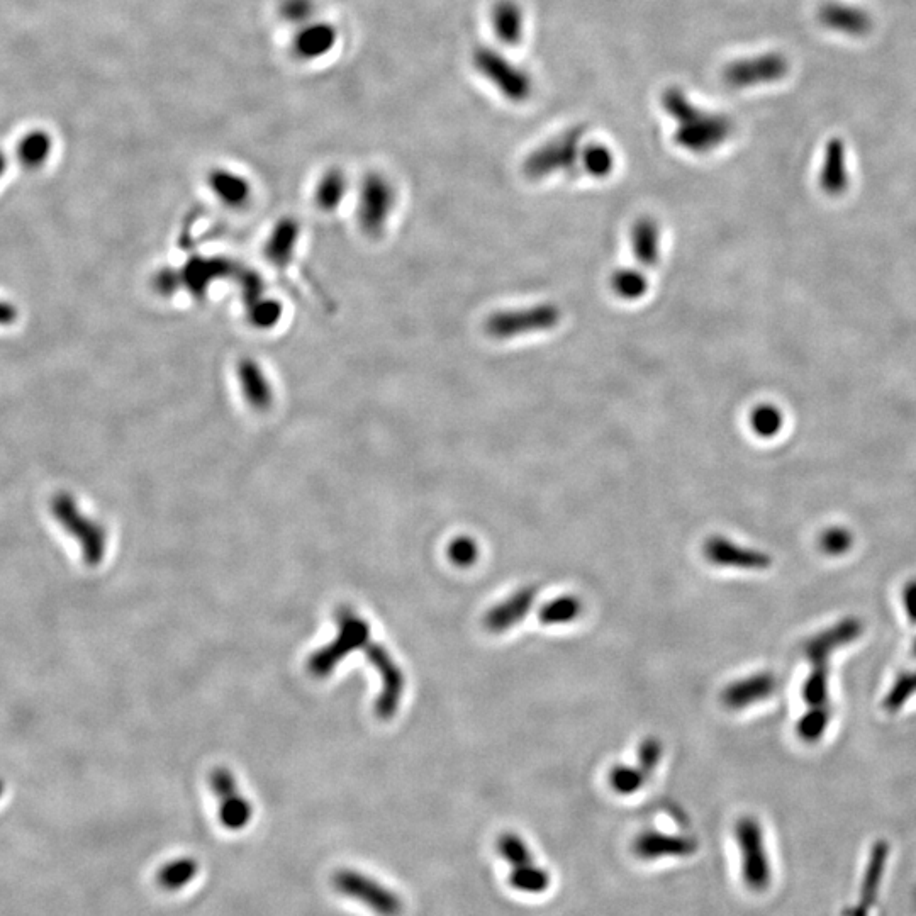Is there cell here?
Returning <instances> with one entry per match:
<instances>
[{
	"label": "cell",
	"mask_w": 916,
	"mask_h": 916,
	"mask_svg": "<svg viewBox=\"0 0 916 916\" xmlns=\"http://www.w3.org/2000/svg\"><path fill=\"white\" fill-rule=\"evenodd\" d=\"M864 632L857 618H845L827 630L816 633L805 643L803 655L810 662V674L801 687V698L806 711L796 725L798 737L806 743H815L827 732L832 720L830 699V659L838 648L855 642Z\"/></svg>",
	"instance_id": "cell-1"
},
{
	"label": "cell",
	"mask_w": 916,
	"mask_h": 916,
	"mask_svg": "<svg viewBox=\"0 0 916 916\" xmlns=\"http://www.w3.org/2000/svg\"><path fill=\"white\" fill-rule=\"evenodd\" d=\"M662 107L674 119V143L694 155H708L732 138L735 124L720 112L696 106L681 87H669L662 94Z\"/></svg>",
	"instance_id": "cell-2"
},
{
	"label": "cell",
	"mask_w": 916,
	"mask_h": 916,
	"mask_svg": "<svg viewBox=\"0 0 916 916\" xmlns=\"http://www.w3.org/2000/svg\"><path fill=\"white\" fill-rule=\"evenodd\" d=\"M584 136L586 126H572L535 148L523 162L526 179L538 182L552 175L577 172L584 148Z\"/></svg>",
	"instance_id": "cell-3"
},
{
	"label": "cell",
	"mask_w": 916,
	"mask_h": 916,
	"mask_svg": "<svg viewBox=\"0 0 916 916\" xmlns=\"http://www.w3.org/2000/svg\"><path fill=\"white\" fill-rule=\"evenodd\" d=\"M338 635L326 647L316 650L308 660V669L314 677L330 676L341 660L364 648L369 643L370 625L362 616L357 615L350 606L336 609Z\"/></svg>",
	"instance_id": "cell-4"
},
{
	"label": "cell",
	"mask_w": 916,
	"mask_h": 916,
	"mask_svg": "<svg viewBox=\"0 0 916 916\" xmlns=\"http://www.w3.org/2000/svg\"><path fill=\"white\" fill-rule=\"evenodd\" d=\"M562 321V311L553 302H540L526 308L503 309L492 313L484 323L487 336L494 340H513L518 336L555 330Z\"/></svg>",
	"instance_id": "cell-5"
},
{
	"label": "cell",
	"mask_w": 916,
	"mask_h": 916,
	"mask_svg": "<svg viewBox=\"0 0 916 916\" xmlns=\"http://www.w3.org/2000/svg\"><path fill=\"white\" fill-rule=\"evenodd\" d=\"M472 63L477 73L492 87H496L504 99L521 104L533 95L535 85L530 73L511 62L503 53L492 50L489 46H477L472 51Z\"/></svg>",
	"instance_id": "cell-6"
},
{
	"label": "cell",
	"mask_w": 916,
	"mask_h": 916,
	"mask_svg": "<svg viewBox=\"0 0 916 916\" xmlns=\"http://www.w3.org/2000/svg\"><path fill=\"white\" fill-rule=\"evenodd\" d=\"M735 840L742 854L743 883L754 893H764L771 886L772 867L759 820L754 816L740 818L735 825Z\"/></svg>",
	"instance_id": "cell-7"
},
{
	"label": "cell",
	"mask_w": 916,
	"mask_h": 916,
	"mask_svg": "<svg viewBox=\"0 0 916 916\" xmlns=\"http://www.w3.org/2000/svg\"><path fill=\"white\" fill-rule=\"evenodd\" d=\"M333 888L350 900L358 901L379 916H401L404 901L396 891L380 884L374 877L353 869H340L331 877Z\"/></svg>",
	"instance_id": "cell-8"
},
{
	"label": "cell",
	"mask_w": 916,
	"mask_h": 916,
	"mask_svg": "<svg viewBox=\"0 0 916 916\" xmlns=\"http://www.w3.org/2000/svg\"><path fill=\"white\" fill-rule=\"evenodd\" d=\"M53 514L60 521L68 533L77 538L84 552L87 564H99L106 553V530L99 523L90 520L80 511L77 501H73L68 494H58L53 499Z\"/></svg>",
	"instance_id": "cell-9"
},
{
	"label": "cell",
	"mask_w": 916,
	"mask_h": 916,
	"mask_svg": "<svg viewBox=\"0 0 916 916\" xmlns=\"http://www.w3.org/2000/svg\"><path fill=\"white\" fill-rule=\"evenodd\" d=\"M364 650L365 657L380 677V694L374 704L375 715L380 720H391L403 701L406 676L389 650L380 643L369 642Z\"/></svg>",
	"instance_id": "cell-10"
},
{
	"label": "cell",
	"mask_w": 916,
	"mask_h": 916,
	"mask_svg": "<svg viewBox=\"0 0 916 916\" xmlns=\"http://www.w3.org/2000/svg\"><path fill=\"white\" fill-rule=\"evenodd\" d=\"M396 187L380 172H370L358 189V216L372 233H382L396 207Z\"/></svg>",
	"instance_id": "cell-11"
},
{
	"label": "cell",
	"mask_w": 916,
	"mask_h": 916,
	"mask_svg": "<svg viewBox=\"0 0 916 916\" xmlns=\"http://www.w3.org/2000/svg\"><path fill=\"white\" fill-rule=\"evenodd\" d=\"M211 789L218 798V818L229 832H240L253 820V805L243 796L231 771L218 767L209 777Z\"/></svg>",
	"instance_id": "cell-12"
},
{
	"label": "cell",
	"mask_w": 916,
	"mask_h": 916,
	"mask_svg": "<svg viewBox=\"0 0 916 916\" xmlns=\"http://www.w3.org/2000/svg\"><path fill=\"white\" fill-rule=\"evenodd\" d=\"M789 70L788 58L779 53H764L730 63L723 79L733 89H749L782 79Z\"/></svg>",
	"instance_id": "cell-13"
},
{
	"label": "cell",
	"mask_w": 916,
	"mask_h": 916,
	"mask_svg": "<svg viewBox=\"0 0 916 916\" xmlns=\"http://www.w3.org/2000/svg\"><path fill=\"white\" fill-rule=\"evenodd\" d=\"M704 557L716 567L728 569L764 570L772 565L771 555L757 548L743 547L730 538L715 535L704 542Z\"/></svg>",
	"instance_id": "cell-14"
},
{
	"label": "cell",
	"mask_w": 916,
	"mask_h": 916,
	"mask_svg": "<svg viewBox=\"0 0 916 916\" xmlns=\"http://www.w3.org/2000/svg\"><path fill=\"white\" fill-rule=\"evenodd\" d=\"M699 849L698 840L684 835L645 830L633 840V854L640 861H659L665 857H691Z\"/></svg>",
	"instance_id": "cell-15"
},
{
	"label": "cell",
	"mask_w": 916,
	"mask_h": 916,
	"mask_svg": "<svg viewBox=\"0 0 916 916\" xmlns=\"http://www.w3.org/2000/svg\"><path fill=\"white\" fill-rule=\"evenodd\" d=\"M779 687L776 674L772 672H757L752 676L737 679L728 684L720 694V701L727 710H747L754 704L762 703L772 698Z\"/></svg>",
	"instance_id": "cell-16"
},
{
	"label": "cell",
	"mask_w": 916,
	"mask_h": 916,
	"mask_svg": "<svg viewBox=\"0 0 916 916\" xmlns=\"http://www.w3.org/2000/svg\"><path fill=\"white\" fill-rule=\"evenodd\" d=\"M340 33L328 21H311L297 28L292 40V53L302 62H316L335 50Z\"/></svg>",
	"instance_id": "cell-17"
},
{
	"label": "cell",
	"mask_w": 916,
	"mask_h": 916,
	"mask_svg": "<svg viewBox=\"0 0 916 916\" xmlns=\"http://www.w3.org/2000/svg\"><path fill=\"white\" fill-rule=\"evenodd\" d=\"M537 587L525 586L518 589L516 593L511 594L501 603L492 606L482 620V625L487 632L504 633L518 625L520 621L525 620L535 598H537Z\"/></svg>",
	"instance_id": "cell-18"
},
{
	"label": "cell",
	"mask_w": 916,
	"mask_h": 916,
	"mask_svg": "<svg viewBox=\"0 0 916 916\" xmlns=\"http://www.w3.org/2000/svg\"><path fill=\"white\" fill-rule=\"evenodd\" d=\"M888 855V842L877 840L876 844L872 845L871 857H869L866 874H864V879H862L859 903L852 908V911H849V915L847 916H867V913L871 911L872 906L876 903L879 888H881V881H883L884 867H886V862H888Z\"/></svg>",
	"instance_id": "cell-19"
},
{
	"label": "cell",
	"mask_w": 916,
	"mask_h": 916,
	"mask_svg": "<svg viewBox=\"0 0 916 916\" xmlns=\"http://www.w3.org/2000/svg\"><path fill=\"white\" fill-rule=\"evenodd\" d=\"M660 240H662V231L654 218L643 216L633 223L630 241H632L635 260L642 269H652L659 263Z\"/></svg>",
	"instance_id": "cell-20"
},
{
	"label": "cell",
	"mask_w": 916,
	"mask_h": 916,
	"mask_svg": "<svg viewBox=\"0 0 916 916\" xmlns=\"http://www.w3.org/2000/svg\"><path fill=\"white\" fill-rule=\"evenodd\" d=\"M494 34L504 45L516 46L525 36V12L514 0H499L491 11Z\"/></svg>",
	"instance_id": "cell-21"
},
{
	"label": "cell",
	"mask_w": 916,
	"mask_h": 916,
	"mask_svg": "<svg viewBox=\"0 0 916 916\" xmlns=\"http://www.w3.org/2000/svg\"><path fill=\"white\" fill-rule=\"evenodd\" d=\"M820 19L828 28L840 31V33L852 34V36H861L871 31L872 19L866 11L859 7L849 6V4H840V2H828L820 9Z\"/></svg>",
	"instance_id": "cell-22"
},
{
	"label": "cell",
	"mask_w": 916,
	"mask_h": 916,
	"mask_svg": "<svg viewBox=\"0 0 916 916\" xmlns=\"http://www.w3.org/2000/svg\"><path fill=\"white\" fill-rule=\"evenodd\" d=\"M849 184L850 177L847 174V163H845L844 143L840 140H832L828 143L823 168L820 170V187L827 196L838 197L845 194Z\"/></svg>",
	"instance_id": "cell-23"
},
{
	"label": "cell",
	"mask_w": 916,
	"mask_h": 916,
	"mask_svg": "<svg viewBox=\"0 0 916 916\" xmlns=\"http://www.w3.org/2000/svg\"><path fill=\"white\" fill-rule=\"evenodd\" d=\"M207 184L226 206L240 207L252 192L250 182L229 168H214L207 175Z\"/></svg>",
	"instance_id": "cell-24"
},
{
	"label": "cell",
	"mask_w": 916,
	"mask_h": 916,
	"mask_svg": "<svg viewBox=\"0 0 916 916\" xmlns=\"http://www.w3.org/2000/svg\"><path fill=\"white\" fill-rule=\"evenodd\" d=\"M53 153V138L43 129L29 131L16 146V158L26 170H40L45 167Z\"/></svg>",
	"instance_id": "cell-25"
},
{
	"label": "cell",
	"mask_w": 916,
	"mask_h": 916,
	"mask_svg": "<svg viewBox=\"0 0 916 916\" xmlns=\"http://www.w3.org/2000/svg\"><path fill=\"white\" fill-rule=\"evenodd\" d=\"M199 862L194 857H179L160 867L157 883L165 891H180L189 886L199 874Z\"/></svg>",
	"instance_id": "cell-26"
},
{
	"label": "cell",
	"mask_w": 916,
	"mask_h": 916,
	"mask_svg": "<svg viewBox=\"0 0 916 916\" xmlns=\"http://www.w3.org/2000/svg\"><path fill=\"white\" fill-rule=\"evenodd\" d=\"M582 613V601L572 594H564L559 598L543 604L538 613V620L543 625H567L577 620Z\"/></svg>",
	"instance_id": "cell-27"
},
{
	"label": "cell",
	"mask_w": 916,
	"mask_h": 916,
	"mask_svg": "<svg viewBox=\"0 0 916 916\" xmlns=\"http://www.w3.org/2000/svg\"><path fill=\"white\" fill-rule=\"evenodd\" d=\"M615 153L603 143L584 145L579 170L594 179H606L615 170Z\"/></svg>",
	"instance_id": "cell-28"
},
{
	"label": "cell",
	"mask_w": 916,
	"mask_h": 916,
	"mask_svg": "<svg viewBox=\"0 0 916 916\" xmlns=\"http://www.w3.org/2000/svg\"><path fill=\"white\" fill-rule=\"evenodd\" d=\"M508 883L514 891L523 894H543L548 891L552 884V877L543 867L537 866L535 862L530 866L516 867L511 869L508 877Z\"/></svg>",
	"instance_id": "cell-29"
},
{
	"label": "cell",
	"mask_w": 916,
	"mask_h": 916,
	"mask_svg": "<svg viewBox=\"0 0 916 916\" xmlns=\"http://www.w3.org/2000/svg\"><path fill=\"white\" fill-rule=\"evenodd\" d=\"M347 190L348 180L345 174L336 168H331L330 172H326L316 184V190H314L316 204L326 211H333L340 206L343 197L347 196Z\"/></svg>",
	"instance_id": "cell-30"
},
{
	"label": "cell",
	"mask_w": 916,
	"mask_h": 916,
	"mask_svg": "<svg viewBox=\"0 0 916 916\" xmlns=\"http://www.w3.org/2000/svg\"><path fill=\"white\" fill-rule=\"evenodd\" d=\"M611 291L625 301H637L648 291L647 275L642 270L618 269L609 277Z\"/></svg>",
	"instance_id": "cell-31"
},
{
	"label": "cell",
	"mask_w": 916,
	"mask_h": 916,
	"mask_svg": "<svg viewBox=\"0 0 916 916\" xmlns=\"http://www.w3.org/2000/svg\"><path fill=\"white\" fill-rule=\"evenodd\" d=\"M749 425L759 438H774L784 426V414L774 404H759L750 411Z\"/></svg>",
	"instance_id": "cell-32"
},
{
	"label": "cell",
	"mask_w": 916,
	"mask_h": 916,
	"mask_svg": "<svg viewBox=\"0 0 916 916\" xmlns=\"http://www.w3.org/2000/svg\"><path fill=\"white\" fill-rule=\"evenodd\" d=\"M498 852L504 861L508 862L511 869L516 867L530 866L535 862L533 852L521 838L518 833L506 832L498 838Z\"/></svg>",
	"instance_id": "cell-33"
},
{
	"label": "cell",
	"mask_w": 916,
	"mask_h": 916,
	"mask_svg": "<svg viewBox=\"0 0 916 916\" xmlns=\"http://www.w3.org/2000/svg\"><path fill=\"white\" fill-rule=\"evenodd\" d=\"M650 777L640 767L618 764L609 771V786L621 796H630L640 791Z\"/></svg>",
	"instance_id": "cell-34"
},
{
	"label": "cell",
	"mask_w": 916,
	"mask_h": 916,
	"mask_svg": "<svg viewBox=\"0 0 916 916\" xmlns=\"http://www.w3.org/2000/svg\"><path fill=\"white\" fill-rule=\"evenodd\" d=\"M915 694L916 671L903 672V674L896 677V681L889 689V693L886 694V698L883 701L884 710L889 711V713L900 711Z\"/></svg>",
	"instance_id": "cell-35"
},
{
	"label": "cell",
	"mask_w": 916,
	"mask_h": 916,
	"mask_svg": "<svg viewBox=\"0 0 916 916\" xmlns=\"http://www.w3.org/2000/svg\"><path fill=\"white\" fill-rule=\"evenodd\" d=\"M277 12L284 23L291 24L292 28H301L304 24L314 21L316 2L314 0H279Z\"/></svg>",
	"instance_id": "cell-36"
},
{
	"label": "cell",
	"mask_w": 916,
	"mask_h": 916,
	"mask_svg": "<svg viewBox=\"0 0 916 916\" xmlns=\"http://www.w3.org/2000/svg\"><path fill=\"white\" fill-rule=\"evenodd\" d=\"M852 543H854V537H852L850 530H847L844 526L827 528L818 538V547L830 557H840V555L849 552L850 548H852Z\"/></svg>",
	"instance_id": "cell-37"
},
{
	"label": "cell",
	"mask_w": 916,
	"mask_h": 916,
	"mask_svg": "<svg viewBox=\"0 0 916 916\" xmlns=\"http://www.w3.org/2000/svg\"><path fill=\"white\" fill-rule=\"evenodd\" d=\"M448 559L457 567H472L479 560V545L472 537H457L448 545Z\"/></svg>",
	"instance_id": "cell-38"
},
{
	"label": "cell",
	"mask_w": 916,
	"mask_h": 916,
	"mask_svg": "<svg viewBox=\"0 0 916 916\" xmlns=\"http://www.w3.org/2000/svg\"><path fill=\"white\" fill-rule=\"evenodd\" d=\"M662 757H664V745H662L659 738L647 737L642 740L637 752L638 767L648 777L652 776L655 769L659 767Z\"/></svg>",
	"instance_id": "cell-39"
},
{
	"label": "cell",
	"mask_w": 916,
	"mask_h": 916,
	"mask_svg": "<svg viewBox=\"0 0 916 916\" xmlns=\"http://www.w3.org/2000/svg\"><path fill=\"white\" fill-rule=\"evenodd\" d=\"M903 604H905L908 620L916 626V579L906 582L903 589Z\"/></svg>",
	"instance_id": "cell-40"
},
{
	"label": "cell",
	"mask_w": 916,
	"mask_h": 916,
	"mask_svg": "<svg viewBox=\"0 0 916 916\" xmlns=\"http://www.w3.org/2000/svg\"><path fill=\"white\" fill-rule=\"evenodd\" d=\"M19 311L11 301H6L0 297V328H9L12 324L17 323Z\"/></svg>",
	"instance_id": "cell-41"
},
{
	"label": "cell",
	"mask_w": 916,
	"mask_h": 916,
	"mask_svg": "<svg viewBox=\"0 0 916 916\" xmlns=\"http://www.w3.org/2000/svg\"><path fill=\"white\" fill-rule=\"evenodd\" d=\"M7 167H9V160H7L6 153L0 150V179L6 174Z\"/></svg>",
	"instance_id": "cell-42"
},
{
	"label": "cell",
	"mask_w": 916,
	"mask_h": 916,
	"mask_svg": "<svg viewBox=\"0 0 916 916\" xmlns=\"http://www.w3.org/2000/svg\"><path fill=\"white\" fill-rule=\"evenodd\" d=\"M0 794H2V784H0Z\"/></svg>",
	"instance_id": "cell-43"
}]
</instances>
